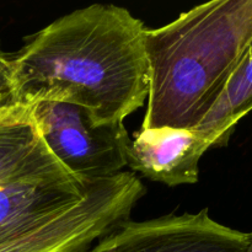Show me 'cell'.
<instances>
[{"label":"cell","mask_w":252,"mask_h":252,"mask_svg":"<svg viewBox=\"0 0 252 252\" xmlns=\"http://www.w3.org/2000/svg\"><path fill=\"white\" fill-rule=\"evenodd\" d=\"M250 233L235 230L198 213L126 220L84 252H246Z\"/></svg>","instance_id":"5b68a950"},{"label":"cell","mask_w":252,"mask_h":252,"mask_svg":"<svg viewBox=\"0 0 252 252\" xmlns=\"http://www.w3.org/2000/svg\"><path fill=\"white\" fill-rule=\"evenodd\" d=\"M251 234V241H250V245H249V248H248V251L246 252H252V233H250Z\"/></svg>","instance_id":"30bf717a"},{"label":"cell","mask_w":252,"mask_h":252,"mask_svg":"<svg viewBox=\"0 0 252 252\" xmlns=\"http://www.w3.org/2000/svg\"><path fill=\"white\" fill-rule=\"evenodd\" d=\"M145 30L111 4L59 17L11 57L17 101H64L85 108L98 126L123 123L148 97Z\"/></svg>","instance_id":"6da1fadb"},{"label":"cell","mask_w":252,"mask_h":252,"mask_svg":"<svg viewBox=\"0 0 252 252\" xmlns=\"http://www.w3.org/2000/svg\"><path fill=\"white\" fill-rule=\"evenodd\" d=\"M252 111V42L223 93L196 128L209 148L225 147L236 125Z\"/></svg>","instance_id":"ba28073f"},{"label":"cell","mask_w":252,"mask_h":252,"mask_svg":"<svg viewBox=\"0 0 252 252\" xmlns=\"http://www.w3.org/2000/svg\"><path fill=\"white\" fill-rule=\"evenodd\" d=\"M27 103L47 147L79 181L95 184L123 171L129 139L123 123L98 126L85 108L64 101Z\"/></svg>","instance_id":"277c9868"},{"label":"cell","mask_w":252,"mask_h":252,"mask_svg":"<svg viewBox=\"0 0 252 252\" xmlns=\"http://www.w3.org/2000/svg\"><path fill=\"white\" fill-rule=\"evenodd\" d=\"M126 219L120 197L95 184L80 202L0 244V252H84Z\"/></svg>","instance_id":"8992f818"},{"label":"cell","mask_w":252,"mask_h":252,"mask_svg":"<svg viewBox=\"0 0 252 252\" xmlns=\"http://www.w3.org/2000/svg\"><path fill=\"white\" fill-rule=\"evenodd\" d=\"M144 129H196L252 42V0H212L147 29Z\"/></svg>","instance_id":"7a4b0ae2"},{"label":"cell","mask_w":252,"mask_h":252,"mask_svg":"<svg viewBox=\"0 0 252 252\" xmlns=\"http://www.w3.org/2000/svg\"><path fill=\"white\" fill-rule=\"evenodd\" d=\"M90 185L52 154L31 103L0 107V244L80 202Z\"/></svg>","instance_id":"3957f363"},{"label":"cell","mask_w":252,"mask_h":252,"mask_svg":"<svg viewBox=\"0 0 252 252\" xmlns=\"http://www.w3.org/2000/svg\"><path fill=\"white\" fill-rule=\"evenodd\" d=\"M17 102L11 57L0 49V107Z\"/></svg>","instance_id":"9c48e42d"},{"label":"cell","mask_w":252,"mask_h":252,"mask_svg":"<svg viewBox=\"0 0 252 252\" xmlns=\"http://www.w3.org/2000/svg\"><path fill=\"white\" fill-rule=\"evenodd\" d=\"M209 145L196 129L140 128L126 144V164L166 186L198 181L199 160Z\"/></svg>","instance_id":"52a82bcc"}]
</instances>
